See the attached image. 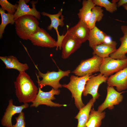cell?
<instances>
[{"label": "cell", "instance_id": "1", "mask_svg": "<svg viewBox=\"0 0 127 127\" xmlns=\"http://www.w3.org/2000/svg\"><path fill=\"white\" fill-rule=\"evenodd\" d=\"M15 94L20 103H32L35 99L39 88L25 71L19 72L14 82Z\"/></svg>", "mask_w": 127, "mask_h": 127}, {"label": "cell", "instance_id": "2", "mask_svg": "<svg viewBox=\"0 0 127 127\" xmlns=\"http://www.w3.org/2000/svg\"><path fill=\"white\" fill-rule=\"evenodd\" d=\"M93 75L89 74L81 77L71 75L69 82L62 85V87L67 88L71 92L72 97L74 99L75 105L79 110L85 105L82 101V95L87 81Z\"/></svg>", "mask_w": 127, "mask_h": 127}, {"label": "cell", "instance_id": "3", "mask_svg": "<svg viewBox=\"0 0 127 127\" xmlns=\"http://www.w3.org/2000/svg\"><path fill=\"white\" fill-rule=\"evenodd\" d=\"M15 24L17 35L21 39L27 40L37 31L39 23L33 16L27 15L19 18L15 21Z\"/></svg>", "mask_w": 127, "mask_h": 127}, {"label": "cell", "instance_id": "4", "mask_svg": "<svg viewBox=\"0 0 127 127\" xmlns=\"http://www.w3.org/2000/svg\"><path fill=\"white\" fill-rule=\"evenodd\" d=\"M35 66L38 71L36 74L37 82L41 89L46 86H51L55 90L62 88V85L59 82L60 80L64 77L68 76L71 72L70 70L63 71L59 69L57 71H48L44 73L41 72L36 65Z\"/></svg>", "mask_w": 127, "mask_h": 127}, {"label": "cell", "instance_id": "5", "mask_svg": "<svg viewBox=\"0 0 127 127\" xmlns=\"http://www.w3.org/2000/svg\"><path fill=\"white\" fill-rule=\"evenodd\" d=\"M103 59L96 55L82 60L71 72L76 76L81 77L99 72Z\"/></svg>", "mask_w": 127, "mask_h": 127}, {"label": "cell", "instance_id": "6", "mask_svg": "<svg viewBox=\"0 0 127 127\" xmlns=\"http://www.w3.org/2000/svg\"><path fill=\"white\" fill-rule=\"evenodd\" d=\"M60 93V90H55L52 88L49 91H44L39 86L38 92L36 97L32 102L30 107H37L40 105H45L51 107L66 106V105L55 103L52 101L56 99L54 95H59Z\"/></svg>", "mask_w": 127, "mask_h": 127}, {"label": "cell", "instance_id": "7", "mask_svg": "<svg viewBox=\"0 0 127 127\" xmlns=\"http://www.w3.org/2000/svg\"><path fill=\"white\" fill-rule=\"evenodd\" d=\"M127 67V58L119 60L109 56L103 59L99 72L105 76L108 77Z\"/></svg>", "mask_w": 127, "mask_h": 127}, {"label": "cell", "instance_id": "8", "mask_svg": "<svg viewBox=\"0 0 127 127\" xmlns=\"http://www.w3.org/2000/svg\"><path fill=\"white\" fill-rule=\"evenodd\" d=\"M108 77L100 73L93 75L86 83L83 93V96L91 95L94 102H95L100 95L98 91L99 86L102 83L106 82Z\"/></svg>", "mask_w": 127, "mask_h": 127}, {"label": "cell", "instance_id": "9", "mask_svg": "<svg viewBox=\"0 0 127 127\" xmlns=\"http://www.w3.org/2000/svg\"><path fill=\"white\" fill-rule=\"evenodd\" d=\"M29 40L34 46L49 48L57 46V41L44 29L39 27L37 31L30 36Z\"/></svg>", "mask_w": 127, "mask_h": 127}, {"label": "cell", "instance_id": "10", "mask_svg": "<svg viewBox=\"0 0 127 127\" xmlns=\"http://www.w3.org/2000/svg\"><path fill=\"white\" fill-rule=\"evenodd\" d=\"M107 94L104 102L99 105L97 111L102 112L107 108L110 110L114 109V106L119 104L123 99L122 94L126 91L119 92L115 90L114 87L107 86Z\"/></svg>", "mask_w": 127, "mask_h": 127}, {"label": "cell", "instance_id": "11", "mask_svg": "<svg viewBox=\"0 0 127 127\" xmlns=\"http://www.w3.org/2000/svg\"><path fill=\"white\" fill-rule=\"evenodd\" d=\"M62 9H61L57 14H51L45 12H41L42 15L49 17L51 21L50 24L47 28L48 30H51L53 28L56 31L57 37V46L56 50H57L59 48L60 50H61V44L62 41L65 36L64 35H60L59 33L58 28L59 26L63 27L64 25V16L62 15Z\"/></svg>", "mask_w": 127, "mask_h": 127}, {"label": "cell", "instance_id": "12", "mask_svg": "<svg viewBox=\"0 0 127 127\" xmlns=\"http://www.w3.org/2000/svg\"><path fill=\"white\" fill-rule=\"evenodd\" d=\"M29 107L28 103H24L16 106L13 104L12 99L9 100L8 103L1 120L2 125L5 127H12V116L16 114H19L24 109Z\"/></svg>", "mask_w": 127, "mask_h": 127}, {"label": "cell", "instance_id": "13", "mask_svg": "<svg viewBox=\"0 0 127 127\" xmlns=\"http://www.w3.org/2000/svg\"><path fill=\"white\" fill-rule=\"evenodd\" d=\"M61 44L62 58H67L80 47L82 43L74 37L65 33Z\"/></svg>", "mask_w": 127, "mask_h": 127}, {"label": "cell", "instance_id": "14", "mask_svg": "<svg viewBox=\"0 0 127 127\" xmlns=\"http://www.w3.org/2000/svg\"><path fill=\"white\" fill-rule=\"evenodd\" d=\"M108 86L115 87L116 91L120 92L127 88V67L112 75L106 81Z\"/></svg>", "mask_w": 127, "mask_h": 127}, {"label": "cell", "instance_id": "15", "mask_svg": "<svg viewBox=\"0 0 127 127\" xmlns=\"http://www.w3.org/2000/svg\"><path fill=\"white\" fill-rule=\"evenodd\" d=\"M90 31L87 25L79 20L76 24L68 29L66 33L75 37L82 44L88 40Z\"/></svg>", "mask_w": 127, "mask_h": 127}, {"label": "cell", "instance_id": "16", "mask_svg": "<svg viewBox=\"0 0 127 127\" xmlns=\"http://www.w3.org/2000/svg\"><path fill=\"white\" fill-rule=\"evenodd\" d=\"M18 2V7L14 14L15 21L20 17L27 15L33 16L38 20L40 19V14L36 8L35 4L37 3L36 1H32L31 2L32 6V8H30L27 4L25 0H19Z\"/></svg>", "mask_w": 127, "mask_h": 127}, {"label": "cell", "instance_id": "17", "mask_svg": "<svg viewBox=\"0 0 127 127\" xmlns=\"http://www.w3.org/2000/svg\"><path fill=\"white\" fill-rule=\"evenodd\" d=\"M121 29L123 35L119 39L121 43L120 45L115 52L109 56L110 57L112 58L119 60L127 58L126 56L127 53V25H122Z\"/></svg>", "mask_w": 127, "mask_h": 127}, {"label": "cell", "instance_id": "18", "mask_svg": "<svg viewBox=\"0 0 127 127\" xmlns=\"http://www.w3.org/2000/svg\"><path fill=\"white\" fill-rule=\"evenodd\" d=\"M0 59L5 65L6 69H16L20 72L25 71L29 68L27 64L20 63L13 56H0Z\"/></svg>", "mask_w": 127, "mask_h": 127}, {"label": "cell", "instance_id": "19", "mask_svg": "<svg viewBox=\"0 0 127 127\" xmlns=\"http://www.w3.org/2000/svg\"><path fill=\"white\" fill-rule=\"evenodd\" d=\"M94 103L92 98L86 105L79 110V112L74 118L78 120L77 127H86L90 111Z\"/></svg>", "mask_w": 127, "mask_h": 127}, {"label": "cell", "instance_id": "20", "mask_svg": "<svg viewBox=\"0 0 127 127\" xmlns=\"http://www.w3.org/2000/svg\"><path fill=\"white\" fill-rule=\"evenodd\" d=\"M117 45L116 42L112 44L103 43L97 45L92 48L93 50L92 54L102 58L109 57L110 55L117 49Z\"/></svg>", "mask_w": 127, "mask_h": 127}, {"label": "cell", "instance_id": "21", "mask_svg": "<svg viewBox=\"0 0 127 127\" xmlns=\"http://www.w3.org/2000/svg\"><path fill=\"white\" fill-rule=\"evenodd\" d=\"M107 34L96 26L90 30L88 40L89 46L92 48L103 43Z\"/></svg>", "mask_w": 127, "mask_h": 127}, {"label": "cell", "instance_id": "22", "mask_svg": "<svg viewBox=\"0 0 127 127\" xmlns=\"http://www.w3.org/2000/svg\"><path fill=\"white\" fill-rule=\"evenodd\" d=\"M96 5L92 0H84L82 2V7L79 10L77 15L79 20L87 25L91 16L92 8Z\"/></svg>", "mask_w": 127, "mask_h": 127}, {"label": "cell", "instance_id": "23", "mask_svg": "<svg viewBox=\"0 0 127 127\" xmlns=\"http://www.w3.org/2000/svg\"><path fill=\"white\" fill-rule=\"evenodd\" d=\"M106 113L105 111L100 112L91 109L86 127H100L102 120L105 117Z\"/></svg>", "mask_w": 127, "mask_h": 127}, {"label": "cell", "instance_id": "24", "mask_svg": "<svg viewBox=\"0 0 127 127\" xmlns=\"http://www.w3.org/2000/svg\"><path fill=\"white\" fill-rule=\"evenodd\" d=\"M103 11L102 7L100 6H95L92 8L87 24V26L90 30L96 26V22H99L102 20L103 16Z\"/></svg>", "mask_w": 127, "mask_h": 127}, {"label": "cell", "instance_id": "25", "mask_svg": "<svg viewBox=\"0 0 127 127\" xmlns=\"http://www.w3.org/2000/svg\"><path fill=\"white\" fill-rule=\"evenodd\" d=\"M0 13L1 18V22L0 25V38L1 39L4 32L5 29L9 24L12 25L15 24L14 14L6 13L5 11L0 8Z\"/></svg>", "mask_w": 127, "mask_h": 127}, {"label": "cell", "instance_id": "26", "mask_svg": "<svg viewBox=\"0 0 127 127\" xmlns=\"http://www.w3.org/2000/svg\"><path fill=\"white\" fill-rule=\"evenodd\" d=\"M92 1L96 5L104 7L110 13H112L117 10V4L108 0H92Z\"/></svg>", "mask_w": 127, "mask_h": 127}, {"label": "cell", "instance_id": "27", "mask_svg": "<svg viewBox=\"0 0 127 127\" xmlns=\"http://www.w3.org/2000/svg\"><path fill=\"white\" fill-rule=\"evenodd\" d=\"M1 8L4 11H6L8 13L14 14L18 7V4H12L7 0H0Z\"/></svg>", "mask_w": 127, "mask_h": 127}, {"label": "cell", "instance_id": "28", "mask_svg": "<svg viewBox=\"0 0 127 127\" xmlns=\"http://www.w3.org/2000/svg\"><path fill=\"white\" fill-rule=\"evenodd\" d=\"M15 119L16 123L13 125L12 127H26L25 117L23 112L20 113L17 117L15 118Z\"/></svg>", "mask_w": 127, "mask_h": 127}, {"label": "cell", "instance_id": "29", "mask_svg": "<svg viewBox=\"0 0 127 127\" xmlns=\"http://www.w3.org/2000/svg\"><path fill=\"white\" fill-rule=\"evenodd\" d=\"M116 42L112 40L111 37L107 35L105 37L104 40V43L107 44H112Z\"/></svg>", "mask_w": 127, "mask_h": 127}, {"label": "cell", "instance_id": "30", "mask_svg": "<svg viewBox=\"0 0 127 127\" xmlns=\"http://www.w3.org/2000/svg\"><path fill=\"white\" fill-rule=\"evenodd\" d=\"M127 4V0H120L117 4V7H119Z\"/></svg>", "mask_w": 127, "mask_h": 127}, {"label": "cell", "instance_id": "31", "mask_svg": "<svg viewBox=\"0 0 127 127\" xmlns=\"http://www.w3.org/2000/svg\"><path fill=\"white\" fill-rule=\"evenodd\" d=\"M123 6L124 8L127 11V4L123 5Z\"/></svg>", "mask_w": 127, "mask_h": 127}]
</instances>
